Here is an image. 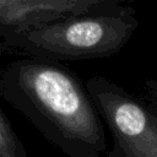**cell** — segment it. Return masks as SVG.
Returning <instances> with one entry per match:
<instances>
[{"label":"cell","mask_w":157,"mask_h":157,"mask_svg":"<svg viewBox=\"0 0 157 157\" xmlns=\"http://www.w3.org/2000/svg\"><path fill=\"white\" fill-rule=\"evenodd\" d=\"M9 2H10V0H0V5H6Z\"/></svg>","instance_id":"5"},{"label":"cell","mask_w":157,"mask_h":157,"mask_svg":"<svg viewBox=\"0 0 157 157\" xmlns=\"http://www.w3.org/2000/svg\"><path fill=\"white\" fill-rule=\"evenodd\" d=\"M146 101L157 108V78H148L144 82Z\"/></svg>","instance_id":"4"},{"label":"cell","mask_w":157,"mask_h":157,"mask_svg":"<svg viewBox=\"0 0 157 157\" xmlns=\"http://www.w3.org/2000/svg\"><path fill=\"white\" fill-rule=\"evenodd\" d=\"M130 32L131 26L119 20L82 18L31 31L20 37V43L47 59H91L119 50Z\"/></svg>","instance_id":"3"},{"label":"cell","mask_w":157,"mask_h":157,"mask_svg":"<svg viewBox=\"0 0 157 157\" xmlns=\"http://www.w3.org/2000/svg\"><path fill=\"white\" fill-rule=\"evenodd\" d=\"M15 1H17V0H15Z\"/></svg>","instance_id":"6"},{"label":"cell","mask_w":157,"mask_h":157,"mask_svg":"<svg viewBox=\"0 0 157 157\" xmlns=\"http://www.w3.org/2000/svg\"><path fill=\"white\" fill-rule=\"evenodd\" d=\"M0 96L67 157H102L104 123L82 81L49 60L25 59L0 72Z\"/></svg>","instance_id":"1"},{"label":"cell","mask_w":157,"mask_h":157,"mask_svg":"<svg viewBox=\"0 0 157 157\" xmlns=\"http://www.w3.org/2000/svg\"><path fill=\"white\" fill-rule=\"evenodd\" d=\"M85 86L113 140L105 157H157V108L123 86L92 76Z\"/></svg>","instance_id":"2"}]
</instances>
